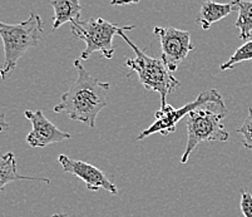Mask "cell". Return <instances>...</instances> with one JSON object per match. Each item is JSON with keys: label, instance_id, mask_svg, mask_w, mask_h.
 Here are the masks:
<instances>
[{"label": "cell", "instance_id": "cell-1", "mask_svg": "<svg viewBox=\"0 0 252 217\" xmlns=\"http://www.w3.org/2000/svg\"><path fill=\"white\" fill-rule=\"evenodd\" d=\"M74 67L78 73L77 79L62 95L59 104L54 107V112H65L72 121H78L93 128L99 112L108 104L111 84L92 77L81 63V59H75Z\"/></svg>", "mask_w": 252, "mask_h": 217}, {"label": "cell", "instance_id": "cell-2", "mask_svg": "<svg viewBox=\"0 0 252 217\" xmlns=\"http://www.w3.org/2000/svg\"><path fill=\"white\" fill-rule=\"evenodd\" d=\"M126 31H122L118 34L132 49H133L136 57L134 58L126 59V65L129 68V77L130 74L137 73L138 74L139 82L144 89L157 92L161 95V108L167 106V95L169 93L175 92L176 89L180 88L181 83L172 75L168 68L163 63L161 58H152L147 56L143 50L139 49L132 40L125 34Z\"/></svg>", "mask_w": 252, "mask_h": 217}, {"label": "cell", "instance_id": "cell-3", "mask_svg": "<svg viewBox=\"0 0 252 217\" xmlns=\"http://www.w3.org/2000/svg\"><path fill=\"white\" fill-rule=\"evenodd\" d=\"M227 114L224 103H211L200 107L187 116V145L181 157V163H187L191 153L200 143L217 141L227 142L228 132L224 129L222 120Z\"/></svg>", "mask_w": 252, "mask_h": 217}, {"label": "cell", "instance_id": "cell-4", "mask_svg": "<svg viewBox=\"0 0 252 217\" xmlns=\"http://www.w3.org/2000/svg\"><path fill=\"white\" fill-rule=\"evenodd\" d=\"M0 35L4 43V64L0 74L1 79L14 72L18 62L31 48L38 45L43 35V20L35 13L19 24L0 23Z\"/></svg>", "mask_w": 252, "mask_h": 217}, {"label": "cell", "instance_id": "cell-5", "mask_svg": "<svg viewBox=\"0 0 252 217\" xmlns=\"http://www.w3.org/2000/svg\"><path fill=\"white\" fill-rule=\"evenodd\" d=\"M72 31L77 38L86 43V49L81 54L82 61H87L93 53L98 52L104 58L112 59L114 56L116 45L113 44L114 35H118L122 31H132L136 27L127 25L119 27L112 24L102 18H91L87 20H78L70 24Z\"/></svg>", "mask_w": 252, "mask_h": 217}, {"label": "cell", "instance_id": "cell-6", "mask_svg": "<svg viewBox=\"0 0 252 217\" xmlns=\"http://www.w3.org/2000/svg\"><path fill=\"white\" fill-rule=\"evenodd\" d=\"M211 103H223L222 95L217 92V89H210V91L201 93L196 99L185 104L181 108H175L171 104H167L164 108H161L159 111L156 112V122L151 127L142 131L141 134L137 137V141H141V139L155 133H159L162 136H168L169 133H175L176 129H177L178 121L182 120L183 117H187L194 109Z\"/></svg>", "mask_w": 252, "mask_h": 217}, {"label": "cell", "instance_id": "cell-7", "mask_svg": "<svg viewBox=\"0 0 252 217\" xmlns=\"http://www.w3.org/2000/svg\"><path fill=\"white\" fill-rule=\"evenodd\" d=\"M153 33L158 35L161 42V59L169 72H175L194 48L191 42V33L173 27H156Z\"/></svg>", "mask_w": 252, "mask_h": 217}, {"label": "cell", "instance_id": "cell-8", "mask_svg": "<svg viewBox=\"0 0 252 217\" xmlns=\"http://www.w3.org/2000/svg\"><path fill=\"white\" fill-rule=\"evenodd\" d=\"M58 161L63 167L64 172L81 178L87 185V188L89 191H98L99 188H103L111 192L112 195H118V188L116 185L103 173V171L94 167L93 164H89L84 161L72 159L65 155H59Z\"/></svg>", "mask_w": 252, "mask_h": 217}, {"label": "cell", "instance_id": "cell-9", "mask_svg": "<svg viewBox=\"0 0 252 217\" xmlns=\"http://www.w3.org/2000/svg\"><path fill=\"white\" fill-rule=\"evenodd\" d=\"M24 116L31 121L32 125H33V129L27 136V142L31 147L43 148L72 138L69 133L61 131L58 127L53 124L40 109H36V111L27 109L24 112Z\"/></svg>", "mask_w": 252, "mask_h": 217}, {"label": "cell", "instance_id": "cell-10", "mask_svg": "<svg viewBox=\"0 0 252 217\" xmlns=\"http://www.w3.org/2000/svg\"><path fill=\"white\" fill-rule=\"evenodd\" d=\"M233 10H236L235 1L227 4L205 1V3H202V6H201L200 15L196 19V23L200 25L203 31H208L211 28V25L226 18Z\"/></svg>", "mask_w": 252, "mask_h": 217}, {"label": "cell", "instance_id": "cell-11", "mask_svg": "<svg viewBox=\"0 0 252 217\" xmlns=\"http://www.w3.org/2000/svg\"><path fill=\"white\" fill-rule=\"evenodd\" d=\"M50 6L54 9L53 31H57L65 23L78 22L82 14V5L78 0H54L50 1Z\"/></svg>", "mask_w": 252, "mask_h": 217}, {"label": "cell", "instance_id": "cell-12", "mask_svg": "<svg viewBox=\"0 0 252 217\" xmlns=\"http://www.w3.org/2000/svg\"><path fill=\"white\" fill-rule=\"evenodd\" d=\"M17 180H27V181H40L45 182L49 185L50 180L47 177H33V176H22L18 173L17 168V159H15L14 153L6 152L1 157L0 162V189L4 191L6 185L11 182L17 181Z\"/></svg>", "mask_w": 252, "mask_h": 217}, {"label": "cell", "instance_id": "cell-13", "mask_svg": "<svg viewBox=\"0 0 252 217\" xmlns=\"http://www.w3.org/2000/svg\"><path fill=\"white\" fill-rule=\"evenodd\" d=\"M238 13L236 28L240 31V38L247 40L252 34V1H235Z\"/></svg>", "mask_w": 252, "mask_h": 217}, {"label": "cell", "instance_id": "cell-14", "mask_svg": "<svg viewBox=\"0 0 252 217\" xmlns=\"http://www.w3.org/2000/svg\"><path fill=\"white\" fill-rule=\"evenodd\" d=\"M249 61H252V40H249V42H246L244 45L238 48L226 63L221 64L220 70H230L237 64H240V63Z\"/></svg>", "mask_w": 252, "mask_h": 217}, {"label": "cell", "instance_id": "cell-15", "mask_svg": "<svg viewBox=\"0 0 252 217\" xmlns=\"http://www.w3.org/2000/svg\"><path fill=\"white\" fill-rule=\"evenodd\" d=\"M237 133L241 134L242 138H244V141H242L244 147L252 151V108L249 109L246 120L244 121L241 127L237 129Z\"/></svg>", "mask_w": 252, "mask_h": 217}, {"label": "cell", "instance_id": "cell-16", "mask_svg": "<svg viewBox=\"0 0 252 217\" xmlns=\"http://www.w3.org/2000/svg\"><path fill=\"white\" fill-rule=\"evenodd\" d=\"M241 202H240V209H241L244 217H252V195L246 188H242L241 191Z\"/></svg>", "mask_w": 252, "mask_h": 217}, {"label": "cell", "instance_id": "cell-17", "mask_svg": "<svg viewBox=\"0 0 252 217\" xmlns=\"http://www.w3.org/2000/svg\"><path fill=\"white\" fill-rule=\"evenodd\" d=\"M112 5H132V4H138V1H127V3H123V1H112Z\"/></svg>", "mask_w": 252, "mask_h": 217}, {"label": "cell", "instance_id": "cell-18", "mask_svg": "<svg viewBox=\"0 0 252 217\" xmlns=\"http://www.w3.org/2000/svg\"><path fill=\"white\" fill-rule=\"evenodd\" d=\"M8 127V124H6L5 120H4V113L1 114V131H5V128Z\"/></svg>", "mask_w": 252, "mask_h": 217}, {"label": "cell", "instance_id": "cell-19", "mask_svg": "<svg viewBox=\"0 0 252 217\" xmlns=\"http://www.w3.org/2000/svg\"><path fill=\"white\" fill-rule=\"evenodd\" d=\"M52 217H73V216H69V215L67 214H56V215H53Z\"/></svg>", "mask_w": 252, "mask_h": 217}]
</instances>
